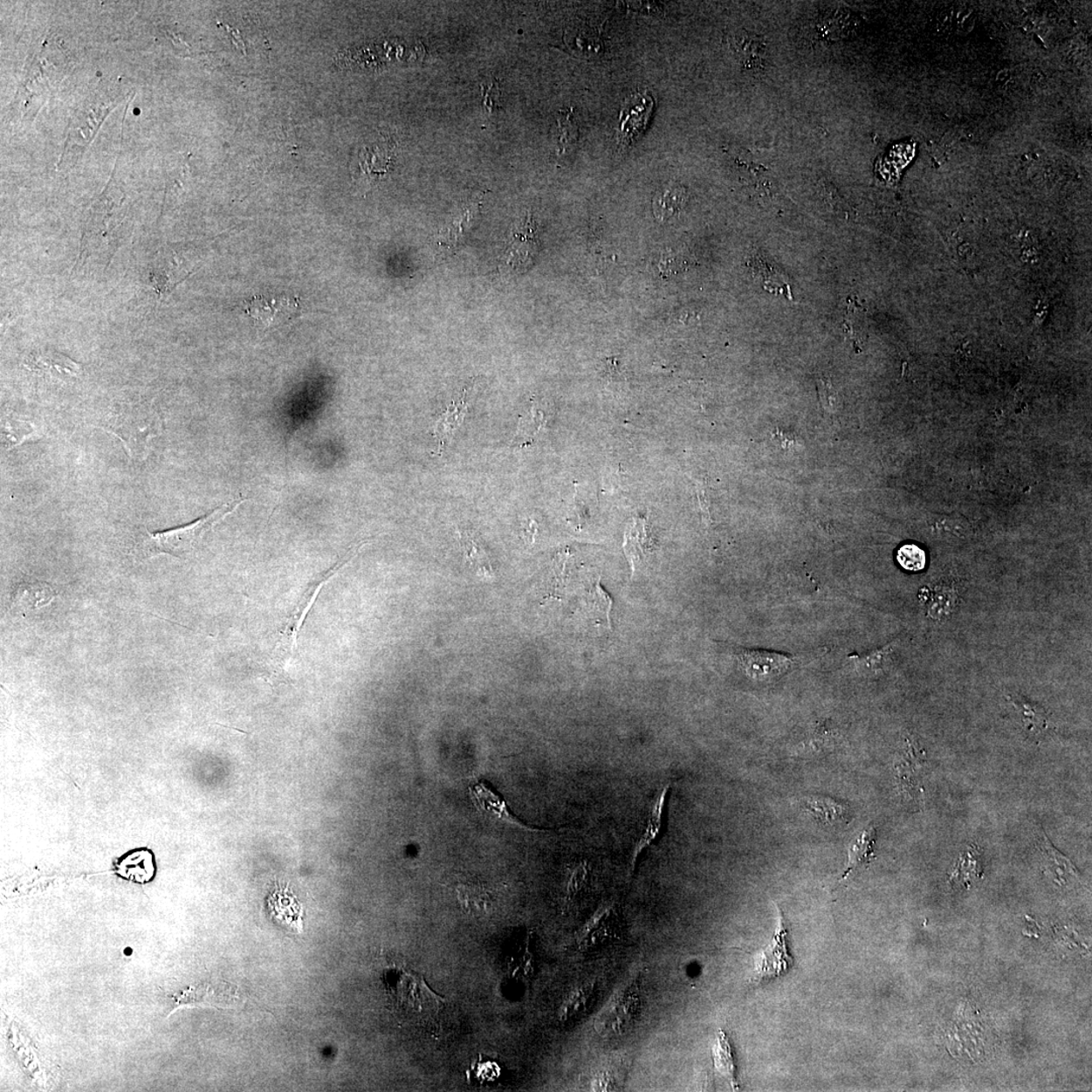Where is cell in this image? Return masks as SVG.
Here are the masks:
<instances>
[{
    "mask_svg": "<svg viewBox=\"0 0 1092 1092\" xmlns=\"http://www.w3.org/2000/svg\"><path fill=\"white\" fill-rule=\"evenodd\" d=\"M896 558L898 564L910 572L923 571L927 565V554L924 549L916 545H905L900 547Z\"/></svg>",
    "mask_w": 1092,
    "mask_h": 1092,
    "instance_id": "obj_33",
    "label": "cell"
},
{
    "mask_svg": "<svg viewBox=\"0 0 1092 1092\" xmlns=\"http://www.w3.org/2000/svg\"><path fill=\"white\" fill-rule=\"evenodd\" d=\"M244 501L237 500L225 504V505L213 511V512L182 527L156 532H149L145 530L144 532L138 535L135 546H134L133 551L135 559L141 561L161 554H170L172 557L182 558L183 555L189 554L199 545L203 535L209 530L212 529L223 519H225L227 515L231 514Z\"/></svg>",
    "mask_w": 1092,
    "mask_h": 1092,
    "instance_id": "obj_1",
    "label": "cell"
},
{
    "mask_svg": "<svg viewBox=\"0 0 1092 1092\" xmlns=\"http://www.w3.org/2000/svg\"><path fill=\"white\" fill-rule=\"evenodd\" d=\"M29 366L34 369L43 370V372L53 373L54 370L57 374L69 376H76L80 372L79 364L70 361L65 356L51 353L31 355Z\"/></svg>",
    "mask_w": 1092,
    "mask_h": 1092,
    "instance_id": "obj_24",
    "label": "cell"
},
{
    "mask_svg": "<svg viewBox=\"0 0 1092 1092\" xmlns=\"http://www.w3.org/2000/svg\"><path fill=\"white\" fill-rule=\"evenodd\" d=\"M642 999L640 979L624 983L597 1015L595 1029L600 1036L615 1038L628 1033L641 1013Z\"/></svg>",
    "mask_w": 1092,
    "mask_h": 1092,
    "instance_id": "obj_2",
    "label": "cell"
},
{
    "mask_svg": "<svg viewBox=\"0 0 1092 1092\" xmlns=\"http://www.w3.org/2000/svg\"><path fill=\"white\" fill-rule=\"evenodd\" d=\"M1037 845L1043 854L1046 869L1049 871V874L1053 875L1054 879L1059 885H1069L1079 880L1076 868L1073 866L1065 855L1053 847L1052 842L1047 838L1044 830H1040V834L1038 835Z\"/></svg>",
    "mask_w": 1092,
    "mask_h": 1092,
    "instance_id": "obj_14",
    "label": "cell"
},
{
    "mask_svg": "<svg viewBox=\"0 0 1092 1092\" xmlns=\"http://www.w3.org/2000/svg\"><path fill=\"white\" fill-rule=\"evenodd\" d=\"M800 807L821 825L830 828L842 827L851 821V809L847 804L832 798L810 795L800 798Z\"/></svg>",
    "mask_w": 1092,
    "mask_h": 1092,
    "instance_id": "obj_8",
    "label": "cell"
},
{
    "mask_svg": "<svg viewBox=\"0 0 1092 1092\" xmlns=\"http://www.w3.org/2000/svg\"><path fill=\"white\" fill-rule=\"evenodd\" d=\"M536 532H538V523L529 520L527 525L523 527L522 535L527 545H533Z\"/></svg>",
    "mask_w": 1092,
    "mask_h": 1092,
    "instance_id": "obj_37",
    "label": "cell"
},
{
    "mask_svg": "<svg viewBox=\"0 0 1092 1092\" xmlns=\"http://www.w3.org/2000/svg\"><path fill=\"white\" fill-rule=\"evenodd\" d=\"M670 789V783L663 785L650 802L647 825L644 826L641 838L636 841L634 852H632V869H635L637 859L647 848L654 845L663 833V816H665Z\"/></svg>",
    "mask_w": 1092,
    "mask_h": 1092,
    "instance_id": "obj_7",
    "label": "cell"
},
{
    "mask_svg": "<svg viewBox=\"0 0 1092 1092\" xmlns=\"http://www.w3.org/2000/svg\"><path fill=\"white\" fill-rule=\"evenodd\" d=\"M779 911V909H778ZM780 924L778 925L776 936L770 947L766 950L764 959L759 964L758 977L761 980H769L786 972L792 966L791 957L786 949V928L784 927V917L781 911Z\"/></svg>",
    "mask_w": 1092,
    "mask_h": 1092,
    "instance_id": "obj_9",
    "label": "cell"
},
{
    "mask_svg": "<svg viewBox=\"0 0 1092 1092\" xmlns=\"http://www.w3.org/2000/svg\"><path fill=\"white\" fill-rule=\"evenodd\" d=\"M861 319V312L855 310L854 304H849L845 321V328H847L849 335H851V338L855 340H857V335L860 334L861 336V332L863 330Z\"/></svg>",
    "mask_w": 1092,
    "mask_h": 1092,
    "instance_id": "obj_35",
    "label": "cell"
},
{
    "mask_svg": "<svg viewBox=\"0 0 1092 1092\" xmlns=\"http://www.w3.org/2000/svg\"><path fill=\"white\" fill-rule=\"evenodd\" d=\"M974 21L972 10L963 6H953V8L942 10L937 16V29L943 34H949L951 31L967 34L972 30Z\"/></svg>",
    "mask_w": 1092,
    "mask_h": 1092,
    "instance_id": "obj_21",
    "label": "cell"
},
{
    "mask_svg": "<svg viewBox=\"0 0 1092 1092\" xmlns=\"http://www.w3.org/2000/svg\"><path fill=\"white\" fill-rule=\"evenodd\" d=\"M555 136H557L560 153H566L577 143L579 126L576 118L573 116V108L570 111H561L559 113Z\"/></svg>",
    "mask_w": 1092,
    "mask_h": 1092,
    "instance_id": "obj_26",
    "label": "cell"
},
{
    "mask_svg": "<svg viewBox=\"0 0 1092 1092\" xmlns=\"http://www.w3.org/2000/svg\"><path fill=\"white\" fill-rule=\"evenodd\" d=\"M624 541V552L632 567V574H634L636 563H641L649 548L646 523L641 520L635 521L634 526L629 527L625 533Z\"/></svg>",
    "mask_w": 1092,
    "mask_h": 1092,
    "instance_id": "obj_23",
    "label": "cell"
},
{
    "mask_svg": "<svg viewBox=\"0 0 1092 1092\" xmlns=\"http://www.w3.org/2000/svg\"><path fill=\"white\" fill-rule=\"evenodd\" d=\"M482 92L484 95V106L485 107V110H487L490 113H493L496 110H499L500 108L499 100L501 98L499 82H498L497 79H494L493 81L489 83V85H485V86L483 85Z\"/></svg>",
    "mask_w": 1092,
    "mask_h": 1092,
    "instance_id": "obj_34",
    "label": "cell"
},
{
    "mask_svg": "<svg viewBox=\"0 0 1092 1092\" xmlns=\"http://www.w3.org/2000/svg\"><path fill=\"white\" fill-rule=\"evenodd\" d=\"M360 548L361 546L351 549V551L345 555L344 559L340 560V563L336 564L333 567H331L330 570L325 573L322 580H319V584L314 586V591H312V592L308 594V599L305 600L303 606L298 611V616H296L295 621L292 622L289 628L286 630V640L285 641V650L286 651V654L292 656L293 650H295L297 646L299 632L302 628L305 617L308 615L312 605L316 601V598L326 582H328L329 580L335 576L336 573L340 572L345 565L348 564Z\"/></svg>",
    "mask_w": 1092,
    "mask_h": 1092,
    "instance_id": "obj_12",
    "label": "cell"
},
{
    "mask_svg": "<svg viewBox=\"0 0 1092 1092\" xmlns=\"http://www.w3.org/2000/svg\"><path fill=\"white\" fill-rule=\"evenodd\" d=\"M477 203L466 204L463 208L462 212L453 219L450 225L445 227L438 233L437 245L443 248L444 251H455L461 244L466 230L469 229L470 223L478 209Z\"/></svg>",
    "mask_w": 1092,
    "mask_h": 1092,
    "instance_id": "obj_19",
    "label": "cell"
},
{
    "mask_svg": "<svg viewBox=\"0 0 1092 1092\" xmlns=\"http://www.w3.org/2000/svg\"><path fill=\"white\" fill-rule=\"evenodd\" d=\"M687 202V191L680 184L670 183L657 191L653 207L656 219L668 222L678 215Z\"/></svg>",
    "mask_w": 1092,
    "mask_h": 1092,
    "instance_id": "obj_17",
    "label": "cell"
},
{
    "mask_svg": "<svg viewBox=\"0 0 1092 1092\" xmlns=\"http://www.w3.org/2000/svg\"><path fill=\"white\" fill-rule=\"evenodd\" d=\"M896 643L893 642L883 649L874 651L870 655L859 657L858 661L855 662V666L862 673L877 674L886 667L887 662L889 661L894 649H896Z\"/></svg>",
    "mask_w": 1092,
    "mask_h": 1092,
    "instance_id": "obj_32",
    "label": "cell"
},
{
    "mask_svg": "<svg viewBox=\"0 0 1092 1092\" xmlns=\"http://www.w3.org/2000/svg\"><path fill=\"white\" fill-rule=\"evenodd\" d=\"M458 899L464 908L471 912H484L491 903L487 890L481 886L462 885L458 889Z\"/></svg>",
    "mask_w": 1092,
    "mask_h": 1092,
    "instance_id": "obj_30",
    "label": "cell"
},
{
    "mask_svg": "<svg viewBox=\"0 0 1092 1092\" xmlns=\"http://www.w3.org/2000/svg\"><path fill=\"white\" fill-rule=\"evenodd\" d=\"M761 43L753 38L746 35H739L734 38V51H736L738 58L742 60L746 66L759 65L764 59L762 53L764 48Z\"/></svg>",
    "mask_w": 1092,
    "mask_h": 1092,
    "instance_id": "obj_31",
    "label": "cell"
},
{
    "mask_svg": "<svg viewBox=\"0 0 1092 1092\" xmlns=\"http://www.w3.org/2000/svg\"><path fill=\"white\" fill-rule=\"evenodd\" d=\"M980 851L976 845H971L966 851H964L959 859L956 869L951 874V879L962 880L963 883H969L970 880L976 879L981 875L980 872Z\"/></svg>",
    "mask_w": 1092,
    "mask_h": 1092,
    "instance_id": "obj_28",
    "label": "cell"
},
{
    "mask_svg": "<svg viewBox=\"0 0 1092 1092\" xmlns=\"http://www.w3.org/2000/svg\"><path fill=\"white\" fill-rule=\"evenodd\" d=\"M593 868L589 861L576 862L568 874L566 884V902L573 903L591 883Z\"/></svg>",
    "mask_w": 1092,
    "mask_h": 1092,
    "instance_id": "obj_25",
    "label": "cell"
},
{
    "mask_svg": "<svg viewBox=\"0 0 1092 1092\" xmlns=\"http://www.w3.org/2000/svg\"><path fill=\"white\" fill-rule=\"evenodd\" d=\"M539 251L538 236L532 214L512 230L508 244L504 251L501 264L509 271H519L533 263Z\"/></svg>",
    "mask_w": 1092,
    "mask_h": 1092,
    "instance_id": "obj_4",
    "label": "cell"
},
{
    "mask_svg": "<svg viewBox=\"0 0 1092 1092\" xmlns=\"http://www.w3.org/2000/svg\"><path fill=\"white\" fill-rule=\"evenodd\" d=\"M458 538L466 563H468L471 570L477 576L493 578L495 573L489 554L481 545V542L476 539V536L470 532L458 530Z\"/></svg>",
    "mask_w": 1092,
    "mask_h": 1092,
    "instance_id": "obj_18",
    "label": "cell"
},
{
    "mask_svg": "<svg viewBox=\"0 0 1092 1092\" xmlns=\"http://www.w3.org/2000/svg\"><path fill=\"white\" fill-rule=\"evenodd\" d=\"M470 793L471 796L474 797L476 802H477L478 806H480L485 813L498 817V819L502 821H505L508 823H511V825L530 830V832H544V830L528 827L525 825V823L519 821L515 815L510 813L507 803L503 800V798L494 793V792L485 786L484 783H476L475 785H471Z\"/></svg>",
    "mask_w": 1092,
    "mask_h": 1092,
    "instance_id": "obj_16",
    "label": "cell"
},
{
    "mask_svg": "<svg viewBox=\"0 0 1092 1092\" xmlns=\"http://www.w3.org/2000/svg\"><path fill=\"white\" fill-rule=\"evenodd\" d=\"M546 423L545 415L532 407V411L525 418L520 420L519 425V432L513 440V445L517 447L526 446L533 443L534 437L541 430Z\"/></svg>",
    "mask_w": 1092,
    "mask_h": 1092,
    "instance_id": "obj_29",
    "label": "cell"
},
{
    "mask_svg": "<svg viewBox=\"0 0 1092 1092\" xmlns=\"http://www.w3.org/2000/svg\"><path fill=\"white\" fill-rule=\"evenodd\" d=\"M239 999L237 992H234L231 986L207 985L184 992L177 1002L182 1006H189L231 1008L238 1005Z\"/></svg>",
    "mask_w": 1092,
    "mask_h": 1092,
    "instance_id": "obj_10",
    "label": "cell"
},
{
    "mask_svg": "<svg viewBox=\"0 0 1092 1092\" xmlns=\"http://www.w3.org/2000/svg\"><path fill=\"white\" fill-rule=\"evenodd\" d=\"M927 764V755L917 743L910 737L905 738V744L900 752L894 769L900 795L903 800L913 804H921L924 800L923 774Z\"/></svg>",
    "mask_w": 1092,
    "mask_h": 1092,
    "instance_id": "obj_3",
    "label": "cell"
},
{
    "mask_svg": "<svg viewBox=\"0 0 1092 1092\" xmlns=\"http://www.w3.org/2000/svg\"><path fill=\"white\" fill-rule=\"evenodd\" d=\"M56 595L57 592L52 586L40 580H28L16 587L14 593H11L10 603L17 612L25 615L52 602Z\"/></svg>",
    "mask_w": 1092,
    "mask_h": 1092,
    "instance_id": "obj_11",
    "label": "cell"
},
{
    "mask_svg": "<svg viewBox=\"0 0 1092 1092\" xmlns=\"http://www.w3.org/2000/svg\"><path fill=\"white\" fill-rule=\"evenodd\" d=\"M1023 718L1025 726L1034 736H1040L1049 728V717L1042 708L1026 704L1023 701L1013 700Z\"/></svg>",
    "mask_w": 1092,
    "mask_h": 1092,
    "instance_id": "obj_27",
    "label": "cell"
},
{
    "mask_svg": "<svg viewBox=\"0 0 1092 1092\" xmlns=\"http://www.w3.org/2000/svg\"><path fill=\"white\" fill-rule=\"evenodd\" d=\"M738 661L746 676L756 681L775 679L793 665L791 656L764 649H742Z\"/></svg>",
    "mask_w": 1092,
    "mask_h": 1092,
    "instance_id": "obj_6",
    "label": "cell"
},
{
    "mask_svg": "<svg viewBox=\"0 0 1092 1092\" xmlns=\"http://www.w3.org/2000/svg\"><path fill=\"white\" fill-rule=\"evenodd\" d=\"M875 828L867 827L853 842L848 851V863L841 880H846L849 875L868 866L874 858Z\"/></svg>",
    "mask_w": 1092,
    "mask_h": 1092,
    "instance_id": "obj_20",
    "label": "cell"
},
{
    "mask_svg": "<svg viewBox=\"0 0 1092 1092\" xmlns=\"http://www.w3.org/2000/svg\"><path fill=\"white\" fill-rule=\"evenodd\" d=\"M819 388L823 405H828V408L834 407V403L836 404V393L833 387L828 382L821 381Z\"/></svg>",
    "mask_w": 1092,
    "mask_h": 1092,
    "instance_id": "obj_36",
    "label": "cell"
},
{
    "mask_svg": "<svg viewBox=\"0 0 1092 1092\" xmlns=\"http://www.w3.org/2000/svg\"><path fill=\"white\" fill-rule=\"evenodd\" d=\"M249 317L264 328L273 327L295 315L298 299L289 295L255 296L243 304Z\"/></svg>",
    "mask_w": 1092,
    "mask_h": 1092,
    "instance_id": "obj_5",
    "label": "cell"
},
{
    "mask_svg": "<svg viewBox=\"0 0 1092 1092\" xmlns=\"http://www.w3.org/2000/svg\"><path fill=\"white\" fill-rule=\"evenodd\" d=\"M470 388H464L462 397L457 400H452L445 412L439 417L437 422L433 427V436L437 440L438 453H442L445 449L447 442H450L453 434L458 429L464 422L466 412L469 408Z\"/></svg>",
    "mask_w": 1092,
    "mask_h": 1092,
    "instance_id": "obj_13",
    "label": "cell"
},
{
    "mask_svg": "<svg viewBox=\"0 0 1092 1092\" xmlns=\"http://www.w3.org/2000/svg\"><path fill=\"white\" fill-rule=\"evenodd\" d=\"M594 992H595V983L593 982L574 988L560 1006V1020L567 1021L583 1014L591 1005Z\"/></svg>",
    "mask_w": 1092,
    "mask_h": 1092,
    "instance_id": "obj_22",
    "label": "cell"
},
{
    "mask_svg": "<svg viewBox=\"0 0 1092 1092\" xmlns=\"http://www.w3.org/2000/svg\"><path fill=\"white\" fill-rule=\"evenodd\" d=\"M615 913V905L612 903H607L600 906L580 931V946L592 948L608 941L612 934V917Z\"/></svg>",
    "mask_w": 1092,
    "mask_h": 1092,
    "instance_id": "obj_15",
    "label": "cell"
}]
</instances>
